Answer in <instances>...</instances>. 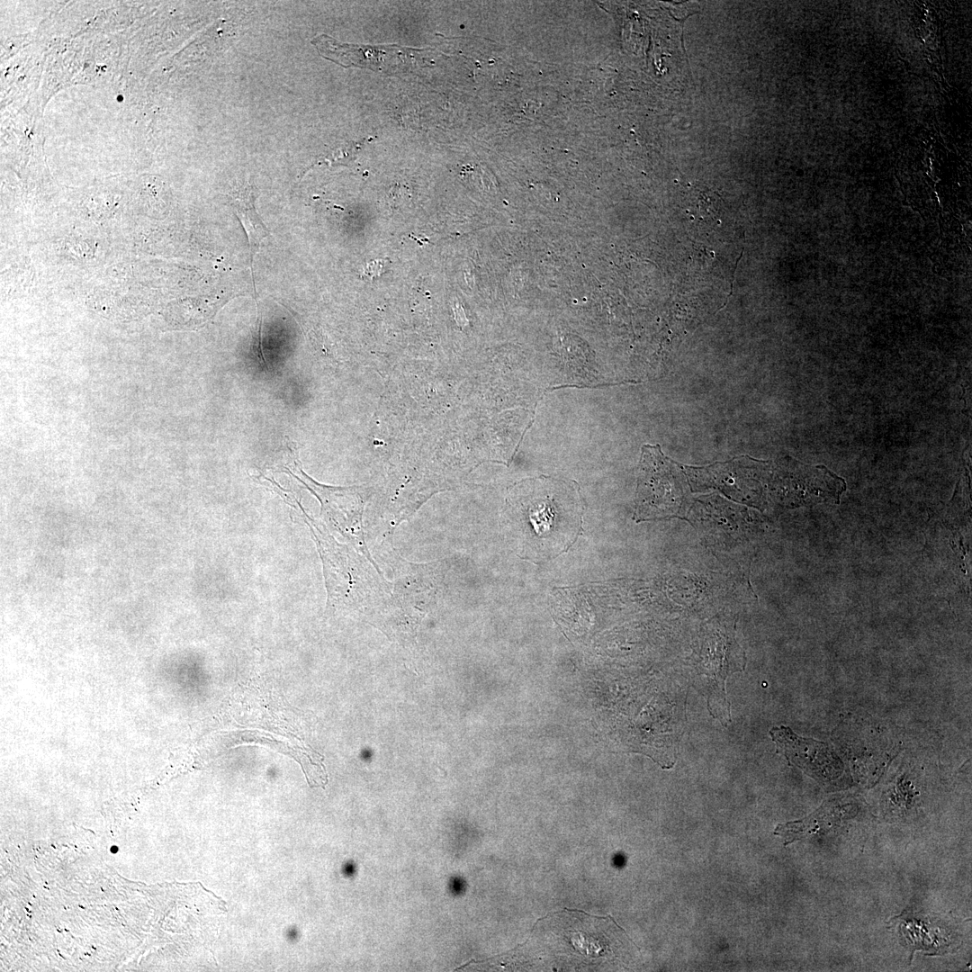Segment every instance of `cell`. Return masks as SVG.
Masks as SVG:
<instances>
[{
  "label": "cell",
  "mask_w": 972,
  "mask_h": 972,
  "mask_svg": "<svg viewBox=\"0 0 972 972\" xmlns=\"http://www.w3.org/2000/svg\"><path fill=\"white\" fill-rule=\"evenodd\" d=\"M519 489L518 523L525 547L542 556L562 553L580 529L579 490L545 476L525 480Z\"/></svg>",
  "instance_id": "6da1fadb"
},
{
  "label": "cell",
  "mask_w": 972,
  "mask_h": 972,
  "mask_svg": "<svg viewBox=\"0 0 972 972\" xmlns=\"http://www.w3.org/2000/svg\"><path fill=\"white\" fill-rule=\"evenodd\" d=\"M319 53L325 58L344 68L358 67L373 70H401L414 62L416 53L421 50L400 46H370L342 43L327 34H320L311 40Z\"/></svg>",
  "instance_id": "7a4b0ae2"
},
{
  "label": "cell",
  "mask_w": 972,
  "mask_h": 972,
  "mask_svg": "<svg viewBox=\"0 0 972 972\" xmlns=\"http://www.w3.org/2000/svg\"><path fill=\"white\" fill-rule=\"evenodd\" d=\"M770 734L778 752L814 778L832 777L842 770V762L825 742L800 737L784 725L771 728Z\"/></svg>",
  "instance_id": "3957f363"
},
{
  "label": "cell",
  "mask_w": 972,
  "mask_h": 972,
  "mask_svg": "<svg viewBox=\"0 0 972 972\" xmlns=\"http://www.w3.org/2000/svg\"><path fill=\"white\" fill-rule=\"evenodd\" d=\"M256 192L253 185L247 184L229 195L230 207L240 220L253 256L259 248L262 240L268 235V230L260 219L255 205Z\"/></svg>",
  "instance_id": "277c9868"
},
{
  "label": "cell",
  "mask_w": 972,
  "mask_h": 972,
  "mask_svg": "<svg viewBox=\"0 0 972 972\" xmlns=\"http://www.w3.org/2000/svg\"><path fill=\"white\" fill-rule=\"evenodd\" d=\"M111 851H112V853H116V852L118 851V848H117V846H115V845H114V846H112V847L111 848Z\"/></svg>",
  "instance_id": "5b68a950"
}]
</instances>
